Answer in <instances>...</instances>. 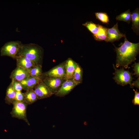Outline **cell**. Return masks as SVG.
I'll return each mask as SVG.
<instances>
[{
  "label": "cell",
  "instance_id": "1",
  "mask_svg": "<svg viewBox=\"0 0 139 139\" xmlns=\"http://www.w3.org/2000/svg\"><path fill=\"white\" fill-rule=\"evenodd\" d=\"M124 42L119 47L115 46L117 54L116 64L117 67H122L127 68L128 65L136 59L138 54L139 43H134L129 41L126 36L124 37Z\"/></svg>",
  "mask_w": 139,
  "mask_h": 139
},
{
  "label": "cell",
  "instance_id": "2",
  "mask_svg": "<svg viewBox=\"0 0 139 139\" xmlns=\"http://www.w3.org/2000/svg\"><path fill=\"white\" fill-rule=\"evenodd\" d=\"M42 49L37 44L33 43L22 44L17 56L25 57L36 64H40L42 58Z\"/></svg>",
  "mask_w": 139,
  "mask_h": 139
},
{
  "label": "cell",
  "instance_id": "3",
  "mask_svg": "<svg viewBox=\"0 0 139 139\" xmlns=\"http://www.w3.org/2000/svg\"><path fill=\"white\" fill-rule=\"evenodd\" d=\"M113 66L115 70V73H113L115 75L113 79L115 82L118 84L123 86L128 84L130 85L133 79L131 73L128 70H125L123 67L118 69L113 64Z\"/></svg>",
  "mask_w": 139,
  "mask_h": 139
},
{
  "label": "cell",
  "instance_id": "4",
  "mask_svg": "<svg viewBox=\"0 0 139 139\" xmlns=\"http://www.w3.org/2000/svg\"><path fill=\"white\" fill-rule=\"evenodd\" d=\"M13 107L10 112L12 116L19 119H22L29 125L27 117L26 111L28 104L24 102L14 100Z\"/></svg>",
  "mask_w": 139,
  "mask_h": 139
},
{
  "label": "cell",
  "instance_id": "5",
  "mask_svg": "<svg viewBox=\"0 0 139 139\" xmlns=\"http://www.w3.org/2000/svg\"><path fill=\"white\" fill-rule=\"evenodd\" d=\"M22 44L19 41H12L5 43L1 48V55L15 59Z\"/></svg>",
  "mask_w": 139,
  "mask_h": 139
},
{
  "label": "cell",
  "instance_id": "6",
  "mask_svg": "<svg viewBox=\"0 0 139 139\" xmlns=\"http://www.w3.org/2000/svg\"><path fill=\"white\" fill-rule=\"evenodd\" d=\"M42 81L54 94L58 90L66 80L64 79L52 76H42Z\"/></svg>",
  "mask_w": 139,
  "mask_h": 139
},
{
  "label": "cell",
  "instance_id": "7",
  "mask_svg": "<svg viewBox=\"0 0 139 139\" xmlns=\"http://www.w3.org/2000/svg\"><path fill=\"white\" fill-rule=\"evenodd\" d=\"M65 74V62H64L43 73L42 76H52L66 79Z\"/></svg>",
  "mask_w": 139,
  "mask_h": 139
},
{
  "label": "cell",
  "instance_id": "8",
  "mask_svg": "<svg viewBox=\"0 0 139 139\" xmlns=\"http://www.w3.org/2000/svg\"><path fill=\"white\" fill-rule=\"evenodd\" d=\"M38 99L47 98L54 94L41 81L33 89Z\"/></svg>",
  "mask_w": 139,
  "mask_h": 139
},
{
  "label": "cell",
  "instance_id": "9",
  "mask_svg": "<svg viewBox=\"0 0 139 139\" xmlns=\"http://www.w3.org/2000/svg\"><path fill=\"white\" fill-rule=\"evenodd\" d=\"M125 36L119 31L117 22L111 28L107 29V37L105 41L112 42L119 40Z\"/></svg>",
  "mask_w": 139,
  "mask_h": 139
},
{
  "label": "cell",
  "instance_id": "10",
  "mask_svg": "<svg viewBox=\"0 0 139 139\" xmlns=\"http://www.w3.org/2000/svg\"><path fill=\"white\" fill-rule=\"evenodd\" d=\"M77 85L73 79L66 80L54 94L57 97H64L69 93Z\"/></svg>",
  "mask_w": 139,
  "mask_h": 139
},
{
  "label": "cell",
  "instance_id": "11",
  "mask_svg": "<svg viewBox=\"0 0 139 139\" xmlns=\"http://www.w3.org/2000/svg\"><path fill=\"white\" fill-rule=\"evenodd\" d=\"M29 76V70L17 66L11 72L10 77L11 80L20 82Z\"/></svg>",
  "mask_w": 139,
  "mask_h": 139
},
{
  "label": "cell",
  "instance_id": "12",
  "mask_svg": "<svg viewBox=\"0 0 139 139\" xmlns=\"http://www.w3.org/2000/svg\"><path fill=\"white\" fill-rule=\"evenodd\" d=\"M41 81V78L34 77L30 75L20 82L22 85L23 90L27 91L33 89Z\"/></svg>",
  "mask_w": 139,
  "mask_h": 139
},
{
  "label": "cell",
  "instance_id": "13",
  "mask_svg": "<svg viewBox=\"0 0 139 139\" xmlns=\"http://www.w3.org/2000/svg\"><path fill=\"white\" fill-rule=\"evenodd\" d=\"M77 63L71 58H68L65 62V79H73L74 73Z\"/></svg>",
  "mask_w": 139,
  "mask_h": 139
},
{
  "label": "cell",
  "instance_id": "14",
  "mask_svg": "<svg viewBox=\"0 0 139 139\" xmlns=\"http://www.w3.org/2000/svg\"><path fill=\"white\" fill-rule=\"evenodd\" d=\"M15 59L16 61L17 66L29 71L36 65L32 61L24 56H17Z\"/></svg>",
  "mask_w": 139,
  "mask_h": 139
},
{
  "label": "cell",
  "instance_id": "15",
  "mask_svg": "<svg viewBox=\"0 0 139 139\" xmlns=\"http://www.w3.org/2000/svg\"><path fill=\"white\" fill-rule=\"evenodd\" d=\"M132 29L137 35L139 34V10L137 7L131 13Z\"/></svg>",
  "mask_w": 139,
  "mask_h": 139
},
{
  "label": "cell",
  "instance_id": "16",
  "mask_svg": "<svg viewBox=\"0 0 139 139\" xmlns=\"http://www.w3.org/2000/svg\"><path fill=\"white\" fill-rule=\"evenodd\" d=\"M16 93V91L14 89L11 82L6 89L5 99V103L8 105L12 103L14 100Z\"/></svg>",
  "mask_w": 139,
  "mask_h": 139
},
{
  "label": "cell",
  "instance_id": "17",
  "mask_svg": "<svg viewBox=\"0 0 139 139\" xmlns=\"http://www.w3.org/2000/svg\"><path fill=\"white\" fill-rule=\"evenodd\" d=\"M24 94V102L28 105L33 103L38 99L33 89L26 91Z\"/></svg>",
  "mask_w": 139,
  "mask_h": 139
},
{
  "label": "cell",
  "instance_id": "18",
  "mask_svg": "<svg viewBox=\"0 0 139 139\" xmlns=\"http://www.w3.org/2000/svg\"><path fill=\"white\" fill-rule=\"evenodd\" d=\"M83 70L81 66L77 64L75 70L73 80L77 85L82 82Z\"/></svg>",
  "mask_w": 139,
  "mask_h": 139
},
{
  "label": "cell",
  "instance_id": "19",
  "mask_svg": "<svg viewBox=\"0 0 139 139\" xmlns=\"http://www.w3.org/2000/svg\"><path fill=\"white\" fill-rule=\"evenodd\" d=\"M83 25L86 27L93 35L97 34L101 25L95 24L92 21L87 22Z\"/></svg>",
  "mask_w": 139,
  "mask_h": 139
},
{
  "label": "cell",
  "instance_id": "20",
  "mask_svg": "<svg viewBox=\"0 0 139 139\" xmlns=\"http://www.w3.org/2000/svg\"><path fill=\"white\" fill-rule=\"evenodd\" d=\"M107 29L106 28L101 25L98 33L93 35L94 39L98 41H105L107 37Z\"/></svg>",
  "mask_w": 139,
  "mask_h": 139
},
{
  "label": "cell",
  "instance_id": "21",
  "mask_svg": "<svg viewBox=\"0 0 139 139\" xmlns=\"http://www.w3.org/2000/svg\"><path fill=\"white\" fill-rule=\"evenodd\" d=\"M131 12L129 9L117 15L116 19L117 20L123 21L129 24L131 20Z\"/></svg>",
  "mask_w": 139,
  "mask_h": 139
},
{
  "label": "cell",
  "instance_id": "22",
  "mask_svg": "<svg viewBox=\"0 0 139 139\" xmlns=\"http://www.w3.org/2000/svg\"><path fill=\"white\" fill-rule=\"evenodd\" d=\"M42 66L40 64H36L29 70L30 75L36 77L41 78L43 74Z\"/></svg>",
  "mask_w": 139,
  "mask_h": 139
},
{
  "label": "cell",
  "instance_id": "23",
  "mask_svg": "<svg viewBox=\"0 0 139 139\" xmlns=\"http://www.w3.org/2000/svg\"><path fill=\"white\" fill-rule=\"evenodd\" d=\"M95 15L97 19L104 23H108L109 22V16L105 12H96Z\"/></svg>",
  "mask_w": 139,
  "mask_h": 139
},
{
  "label": "cell",
  "instance_id": "24",
  "mask_svg": "<svg viewBox=\"0 0 139 139\" xmlns=\"http://www.w3.org/2000/svg\"><path fill=\"white\" fill-rule=\"evenodd\" d=\"M11 82L14 89L16 92H22L23 88L20 82L12 80Z\"/></svg>",
  "mask_w": 139,
  "mask_h": 139
},
{
  "label": "cell",
  "instance_id": "25",
  "mask_svg": "<svg viewBox=\"0 0 139 139\" xmlns=\"http://www.w3.org/2000/svg\"><path fill=\"white\" fill-rule=\"evenodd\" d=\"M14 100L24 102V94L22 92H16Z\"/></svg>",
  "mask_w": 139,
  "mask_h": 139
},
{
  "label": "cell",
  "instance_id": "26",
  "mask_svg": "<svg viewBox=\"0 0 139 139\" xmlns=\"http://www.w3.org/2000/svg\"><path fill=\"white\" fill-rule=\"evenodd\" d=\"M135 94L134 99L133 100L132 102L134 105H139V92L137 91V90L135 91L133 89Z\"/></svg>",
  "mask_w": 139,
  "mask_h": 139
},
{
  "label": "cell",
  "instance_id": "27",
  "mask_svg": "<svg viewBox=\"0 0 139 139\" xmlns=\"http://www.w3.org/2000/svg\"><path fill=\"white\" fill-rule=\"evenodd\" d=\"M132 67H133V70L134 72L133 75H135L138 77L139 76V62L137 63L135 62L132 66Z\"/></svg>",
  "mask_w": 139,
  "mask_h": 139
},
{
  "label": "cell",
  "instance_id": "28",
  "mask_svg": "<svg viewBox=\"0 0 139 139\" xmlns=\"http://www.w3.org/2000/svg\"><path fill=\"white\" fill-rule=\"evenodd\" d=\"M139 77L137 80L134 81H133L132 83H131L130 85V87L133 88L134 86H135L138 89L139 88Z\"/></svg>",
  "mask_w": 139,
  "mask_h": 139
}]
</instances>
